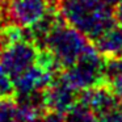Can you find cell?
<instances>
[{
  "label": "cell",
  "instance_id": "cell-1",
  "mask_svg": "<svg viewBox=\"0 0 122 122\" xmlns=\"http://www.w3.org/2000/svg\"><path fill=\"white\" fill-rule=\"evenodd\" d=\"M56 9L67 24L91 42L117 24L114 9L102 0H59Z\"/></svg>",
  "mask_w": 122,
  "mask_h": 122
},
{
  "label": "cell",
  "instance_id": "cell-2",
  "mask_svg": "<svg viewBox=\"0 0 122 122\" xmlns=\"http://www.w3.org/2000/svg\"><path fill=\"white\" fill-rule=\"evenodd\" d=\"M91 41L79 30L67 24L58 15L53 28L50 29L43 47L53 53L59 68L64 71L79 59Z\"/></svg>",
  "mask_w": 122,
  "mask_h": 122
},
{
  "label": "cell",
  "instance_id": "cell-3",
  "mask_svg": "<svg viewBox=\"0 0 122 122\" xmlns=\"http://www.w3.org/2000/svg\"><path fill=\"white\" fill-rule=\"evenodd\" d=\"M62 75L76 91L108 83L105 76V58L92 42L88 43L83 54L71 67L62 71Z\"/></svg>",
  "mask_w": 122,
  "mask_h": 122
},
{
  "label": "cell",
  "instance_id": "cell-4",
  "mask_svg": "<svg viewBox=\"0 0 122 122\" xmlns=\"http://www.w3.org/2000/svg\"><path fill=\"white\" fill-rule=\"evenodd\" d=\"M38 50L40 47L29 38L16 41L0 50V64L15 79L36 63Z\"/></svg>",
  "mask_w": 122,
  "mask_h": 122
},
{
  "label": "cell",
  "instance_id": "cell-5",
  "mask_svg": "<svg viewBox=\"0 0 122 122\" xmlns=\"http://www.w3.org/2000/svg\"><path fill=\"white\" fill-rule=\"evenodd\" d=\"M7 24L29 28L42 19L50 9H56L47 0H3Z\"/></svg>",
  "mask_w": 122,
  "mask_h": 122
},
{
  "label": "cell",
  "instance_id": "cell-6",
  "mask_svg": "<svg viewBox=\"0 0 122 122\" xmlns=\"http://www.w3.org/2000/svg\"><path fill=\"white\" fill-rule=\"evenodd\" d=\"M77 92L67 83L62 72L56 74L42 89V98L46 110H54L66 114L77 102Z\"/></svg>",
  "mask_w": 122,
  "mask_h": 122
},
{
  "label": "cell",
  "instance_id": "cell-7",
  "mask_svg": "<svg viewBox=\"0 0 122 122\" xmlns=\"http://www.w3.org/2000/svg\"><path fill=\"white\" fill-rule=\"evenodd\" d=\"M77 101L89 106L97 116L102 112L109 110V109L122 104V101L114 93L109 83H104V84H98L96 87L79 91Z\"/></svg>",
  "mask_w": 122,
  "mask_h": 122
},
{
  "label": "cell",
  "instance_id": "cell-8",
  "mask_svg": "<svg viewBox=\"0 0 122 122\" xmlns=\"http://www.w3.org/2000/svg\"><path fill=\"white\" fill-rule=\"evenodd\" d=\"M54 76L55 75L45 70L42 66L34 63L26 71H24L21 75L13 79L15 88H16V98L25 97L37 91H42L53 80Z\"/></svg>",
  "mask_w": 122,
  "mask_h": 122
},
{
  "label": "cell",
  "instance_id": "cell-9",
  "mask_svg": "<svg viewBox=\"0 0 122 122\" xmlns=\"http://www.w3.org/2000/svg\"><path fill=\"white\" fill-rule=\"evenodd\" d=\"M92 43L104 58H122V25L117 22Z\"/></svg>",
  "mask_w": 122,
  "mask_h": 122
},
{
  "label": "cell",
  "instance_id": "cell-10",
  "mask_svg": "<svg viewBox=\"0 0 122 122\" xmlns=\"http://www.w3.org/2000/svg\"><path fill=\"white\" fill-rule=\"evenodd\" d=\"M67 122H97V114L85 104L77 101L66 114Z\"/></svg>",
  "mask_w": 122,
  "mask_h": 122
},
{
  "label": "cell",
  "instance_id": "cell-11",
  "mask_svg": "<svg viewBox=\"0 0 122 122\" xmlns=\"http://www.w3.org/2000/svg\"><path fill=\"white\" fill-rule=\"evenodd\" d=\"M0 100H16V88L13 79L0 64Z\"/></svg>",
  "mask_w": 122,
  "mask_h": 122
},
{
  "label": "cell",
  "instance_id": "cell-12",
  "mask_svg": "<svg viewBox=\"0 0 122 122\" xmlns=\"http://www.w3.org/2000/svg\"><path fill=\"white\" fill-rule=\"evenodd\" d=\"M16 100H1L0 102V122H15Z\"/></svg>",
  "mask_w": 122,
  "mask_h": 122
},
{
  "label": "cell",
  "instance_id": "cell-13",
  "mask_svg": "<svg viewBox=\"0 0 122 122\" xmlns=\"http://www.w3.org/2000/svg\"><path fill=\"white\" fill-rule=\"evenodd\" d=\"M97 122H122V104L100 113Z\"/></svg>",
  "mask_w": 122,
  "mask_h": 122
},
{
  "label": "cell",
  "instance_id": "cell-14",
  "mask_svg": "<svg viewBox=\"0 0 122 122\" xmlns=\"http://www.w3.org/2000/svg\"><path fill=\"white\" fill-rule=\"evenodd\" d=\"M41 122H67V121L64 118V114H61L54 110H46Z\"/></svg>",
  "mask_w": 122,
  "mask_h": 122
},
{
  "label": "cell",
  "instance_id": "cell-15",
  "mask_svg": "<svg viewBox=\"0 0 122 122\" xmlns=\"http://www.w3.org/2000/svg\"><path fill=\"white\" fill-rule=\"evenodd\" d=\"M109 84H110L112 89L114 91V93L118 96V98L122 101V74L118 75L117 77H114L113 80H110Z\"/></svg>",
  "mask_w": 122,
  "mask_h": 122
},
{
  "label": "cell",
  "instance_id": "cell-16",
  "mask_svg": "<svg viewBox=\"0 0 122 122\" xmlns=\"http://www.w3.org/2000/svg\"><path fill=\"white\" fill-rule=\"evenodd\" d=\"M114 16L118 24L122 25V0H119V3L116 4V8H114Z\"/></svg>",
  "mask_w": 122,
  "mask_h": 122
},
{
  "label": "cell",
  "instance_id": "cell-17",
  "mask_svg": "<svg viewBox=\"0 0 122 122\" xmlns=\"http://www.w3.org/2000/svg\"><path fill=\"white\" fill-rule=\"evenodd\" d=\"M4 25H7L5 16H4V5H3V0H0V30L4 28Z\"/></svg>",
  "mask_w": 122,
  "mask_h": 122
},
{
  "label": "cell",
  "instance_id": "cell-18",
  "mask_svg": "<svg viewBox=\"0 0 122 122\" xmlns=\"http://www.w3.org/2000/svg\"><path fill=\"white\" fill-rule=\"evenodd\" d=\"M102 1L106 3L108 5H110V7H113V5H116V4L119 3V0H102Z\"/></svg>",
  "mask_w": 122,
  "mask_h": 122
},
{
  "label": "cell",
  "instance_id": "cell-19",
  "mask_svg": "<svg viewBox=\"0 0 122 122\" xmlns=\"http://www.w3.org/2000/svg\"><path fill=\"white\" fill-rule=\"evenodd\" d=\"M0 102H1V100H0Z\"/></svg>",
  "mask_w": 122,
  "mask_h": 122
}]
</instances>
